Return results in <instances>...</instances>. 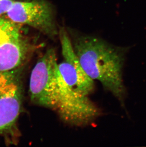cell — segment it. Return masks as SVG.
<instances>
[{"mask_svg":"<svg viewBox=\"0 0 146 147\" xmlns=\"http://www.w3.org/2000/svg\"><path fill=\"white\" fill-rule=\"evenodd\" d=\"M71 41L86 74L94 81L99 82L125 109L127 92L123 72L128 49L113 46L92 36H78Z\"/></svg>","mask_w":146,"mask_h":147,"instance_id":"1","label":"cell"},{"mask_svg":"<svg viewBox=\"0 0 146 147\" xmlns=\"http://www.w3.org/2000/svg\"><path fill=\"white\" fill-rule=\"evenodd\" d=\"M58 64L55 50L50 48L38 60L29 78L31 102L54 111L59 97Z\"/></svg>","mask_w":146,"mask_h":147,"instance_id":"2","label":"cell"},{"mask_svg":"<svg viewBox=\"0 0 146 147\" xmlns=\"http://www.w3.org/2000/svg\"><path fill=\"white\" fill-rule=\"evenodd\" d=\"M59 97L55 111L62 122L76 127L92 124L100 115L101 111L89 98L71 90L62 79L58 71Z\"/></svg>","mask_w":146,"mask_h":147,"instance_id":"3","label":"cell"},{"mask_svg":"<svg viewBox=\"0 0 146 147\" xmlns=\"http://www.w3.org/2000/svg\"><path fill=\"white\" fill-rule=\"evenodd\" d=\"M21 25L0 16V72L21 67L31 52Z\"/></svg>","mask_w":146,"mask_h":147,"instance_id":"4","label":"cell"},{"mask_svg":"<svg viewBox=\"0 0 146 147\" xmlns=\"http://www.w3.org/2000/svg\"><path fill=\"white\" fill-rule=\"evenodd\" d=\"M21 68L0 72V135L11 131L22 108L23 89Z\"/></svg>","mask_w":146,"mask_h":147,"instance_id":"5","label":"cell"},{"mask_svg":"<svg viewBox=\"0 0 146 147\" xmlns=\"http://www.w3.org/2000/svg\"><path fill=\"white\" fill-rule=\"evenodd\" d=\"M5 15L12 22L29 25L51 38L58 34L52 7L46 0H14Z\"/></svg>","mask_w":146,"mask_h":147,"instance_id":"6","label":"cell"},{"mask_svg":"<svg viewBox=\"0 0 146 147\" xmlns=\"http://www.w3.org/2000/svg\"><path fill=\"white\" fill-rule=\"evenodd\" d=\"M63 61L58 64V71L66 85L74 92L89 96L94 92V81L90 78L80 64L66 31H59Z\"/></svg>","mask_w":146,"mask_h":147,"instance_id":"7","label":"cell"},{"mask_svg":"<svg viewBox=\"0 0 146 147\" xmlns=\"http://www.w3.org/2000/svg\"><path fill=\"white\" fill-rule=\"evenodd\" d=\"M14 0H0V16L6 14L14 3Z\"/></svg>","mask_w":146,"mask_h":147,"instance_id":"8","label":"cell"}]
</instances>
